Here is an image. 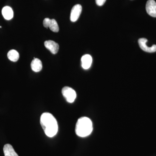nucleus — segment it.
<instances>
[{"label": "nucleus", "instance_id": "1", "mask_svg": "<svg viewBox=\"0 0 156 156\" xmlns=\"http://www.w3.org/2000/svg\"><path fill=\"white\" fill-rule=\"evenodd\" d=\"M40 123L45 134L50 137L57 134L58 130V123L55 117L50 113L45 112L41 115Z\"/></svg>", "mask_w": 156, "mask_h": 156}, {"label": "nucleus", "instance_id": "2", "mask_svg": "<svg viewBox=\"0 0 156 156\" xmlns=\"http://www.w3.org/2000/svg\"><path fill=\"white\" fill-rule=\"evenodd\" d=\"M93 130V126L91 120L87 117H81L78 120L76 124V134L80 137L89 136Z\"/></svg>", "mask_w": 156, "mask_h": 156}, {"label": "nucleus", "instance_id": "3", "mask_svg": "<svg viewBox=\"0 0 156 156\" xmlns=\"http://www.w3.org/2000/svg\"><path fill=\"white\" fill-rule=\"evenodd\" d=\"M62 93L67 102L69 103L73 102L76 98V93L75 91L69 87H63L62 90Z\"/></svg>", "mask_w": 156, "mask_h": 156}, {"label": "nucleus", "instance_id": "4", "mask_svg": "<svg viewBox=\"0 0 156 156\" xmlns=\"http://www.w3.org/2000/svg\"><path fill=\"white\" fill-rule=\"evenodd\" d=\"M138 44L140 48L143 51L148 53H154L156 51V45H153L151 47H148L147 43V40L144 38H141L138 40Z\"/></svg>", "mask_w": 156, "mask_h": 156}, {"label": "nucleus", "instance_id": "5", "mask_svg": "<svg viewBox=\"0 0 156 156\" xmlns=\"http://www.w3.org/2000/svg\"><path fill=\"white\" fill-rule=\"evenodd\" d=\"M82 11V7L81 5H76L73 7L71 11L70 20L72 22L76 21L79 19Z\"/></svg>", "mask_w": 156, "mask_h": 156}, {"label": "nucleus", "instance_id": "6", "mask_svg": "<svg viewBox=\"0 0 156 156\" xmlns=\"http://www.w3.org/2000/svg\"><path fill=\"white\" fill-rule=\"evenodd\" d=\"M146 9L149 15L156 17V3L154 0H148L146 5Z\"/></svg>", "mask_w": 156, "mask_h": 156}, {"label": "nucleus", "instance_id": "7", "mask_svg": "<svg viewBox=\"0 0 156 156\" xmlns=\"http://www.w3.org/2000/svg\"><path fill=\"white\" fill-rule=\"evenodd\" d=\"M44 46L53 54L57 53L59 50V45L53 41H46L44 42Z\"/></svg>", "mask_w": 156, "mask_h": 156}, {"label": "nucleus", "instance_id": "8", "mask_svg": "<svg viewBox=\"0 0 156 156\" xmlns=\"http://www.w3.org/2000/svg\"><path fill=\"white\" fill-rule=\"evenodd\" d=\"M92 62V56L89 54H86L81 58L82 66L84 69H88L91 67Z\"/></svg>", "mask_w": 156, "mask_h": 156}, {"label": "nucleus", "instance_id": "9", "mask_svg": "<svg viewBox=\"0 0 156 156\" xmlns=\"http://www.w3.org/2000/svg\"><path fill=\"white\" fill-rule=\"evenodd\" d=\"M2 14L5 19L10 20L14 16V12L11 7L5 6L2 10Z\"/></svg>", "mask_w": 156, "mask_h": 156}, {"label": "nucleus", "instance_id": "10", "mask_svg": "<svg viewBox=\"0 0 156 156\" xmlns=\"http://www.w3.org/2000/svg\"><path fill=\"white\" fill-rule=\"evenodd\" d=\"M32 69L35 72H39L42 69V62L38 58H34L31 63Z\"/></svg>", "mask_w": 156, "mask_h": 156}, {"label": "nucleus", "instance_id": "11", "mask_svg": "<svg viewBox=\"0 0 156 156\" xmlns=\"http://www.w3.org/2000/svg\"><path fill=\"white\" fill-rule=\"evenodd\" d=\"M3 151L5 156H18L11 144H5L4 146Z\"/></svg>", "mask_w": 156, "mask_h": 156}, {"label": "nucleus", "instance_id": "12", "mask_svg": "<svg viewBox=\"0 0 156 156\" xmlns=\"http://www.w3.org/2000/svg\"><path fill=\"white\" fill-rule=\"evenodd\" d=\"M8 57L9 60L12 62H17L19 59V54L16 50H10L8 53Z\"/></svg>", "mask_w": 156, "mask_h": 156}, {"label": "nucleus", "instance_id": "13", "mask_svg": "<svg viewBox=\"0 0 156 156\" xmlns=\"http://www.w3.org/2000/svg\"><path fill=\"white\" fill-rule=\"evenodd\" d=\"M49 28L50 30L54 32H58L59 31V27H58V23L55 19H51Z\"/></svg>", "mask_w": 156, "mask_h": 156}, {"label": "nucleus", "instance_id": "14", "mask_svg": "<svg viewBox=\"0 0 156 156\" xmlns=\"http://www.w3.org/2000/svg\"><path fill=\"white\" fill-rule=\"evenodd\" d=\"M51 19H49L48 18H46L44 19L43 21V25L45 27L48 28L50 26V22H51Z\"/></svg>", "mask_w": 156, "mask_h": 156}, {"label": "nucleus", "instance_id": "15", "mask_svg": "<svg viewBox=\"0 0 156 156\" xmlns=\"http://www.w3.org/2000/svg\"><path fill=\"white\" fill-rule=\"evenodd\" d=\"M106 0H95L97 5L101 6L104 5Z\"/></svg>", "mask_w": 156, "mask_h": 156}]
</instances>
